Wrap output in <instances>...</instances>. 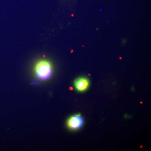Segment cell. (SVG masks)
Returning a JSON list of instances; mask_svg holds the SVG:
<instances>
[{
    "label": "cell",
    "instance_id": "obj_2",
    "mask_svg": "<svg viewBox=\"0 0 151 151\" xmlns=\"http://www.w3.org/2000/svg\"><path fill=\"white\" fill-rule=\"evenodd\" d=\"M83 124V118L79 114L71 116L68 120V127L71 129H78L82 127Z\"/></svg>",
    "mask_w": 151,
    "mask_h": 151
},
{
    "label": "cell",
    "instance_id": "obj_3",
    "mask_svg": "<svg viewBox=\"0 0 151 151\" xmlns=\"http://www.w3.org/2000/svg\"><path fill=\"white\" fill-rule=\"evenodd\" d=\"M76 88L79 92H83L88 88L89 81L87 78H79L75 80L74 82Z\"/></svg>",
    "mask_w": 151,
    "mask_h": 151
},
{
    "label": "cell",
    "instance_id": "obj_1",
    "mask_svg": "<svg viewBox=\"0 0 151 151\" xmlns=\"http://www.w3.org/2000/svg\"><path fill=\"white\" fill-rule=\"evenodd\" d=\"M36 76L39 79L45 80L50 78L52 74L51 63L46 60H42L37 63L35 68Z\"/></svg>",
    "mask_w": 151,
    "mask_h": 151
}]
</instances>
